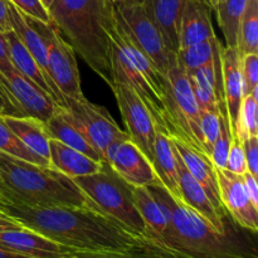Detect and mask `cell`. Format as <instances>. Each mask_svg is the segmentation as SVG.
<instances>
[{
	"mask_svg": "<svg viewBox=\"0 0 258 258\" xmlns=\"http://www.w3.org/2000/svg\"><path fill=\"white\" fill-rule=\"evenodd\" d=\"M0 212L71 251H120L136 239L115 221L91 208L30 207L0 199Z\"/></svg>",
	"mask_w": 258,
	"mask_h": 258,
	"instance_id": "cell-1",
	"label": "cell"
},
{
	"mask_svg": "<svg viewBox=\"0 0 258 258\" xmlns=\"http://www.w3.org/2000/svg\"><path fill=\"white\" fill-rule=\"evenodd\" d=\"M50 24L86 64L113 87L111 34L115 30V0H54Z\"/></svg>",
	"mask_w": 258,
	"mask_h": 258,
	"instance_id": "cell-2",
	"label": "cell"
},
{
	"mask_svg": "<svg viewBox=\"0 0 258 258\" xmlns=\"http://www.w3.org/2000/svg\"><path fill=\"white\" fill-rule=\"evenodd\" d=\"M0 180L4 185L2 201L30 207H75L101 212L73 179L49 166L28 163L2 151Z\"/></svg>",
	"mask_w": 258,
	"mask_h": 258,
	"instance_id": "cell-3",
	"label": "cell"
},
{
	"mask_svg": "<svg viewBox=\"0 0 258 258\" xmlns=\"http://www.w3.org/2000/svg\"><path fill=\"white\" fill-rule=\"evenodd\" d=\"M161 193L170 209L168 226L158 239L169 248L191 258H257V249L247 239L214 229L196 211L174 198L161 184ZM154 238V237H153Z\"/></svg>",
	"mask_w": 258,
	"mask_h": 258,
	"instance_id": "cell-4",
	"label": "cell"
},
{
	"mask_svg": "<svg viewBox=\"0 0 258 258\" xmlns=\"http://www.w3.org/2000/svg\"><path fill=\"white\" fill-rule=\"evenodd\" d=\"M76 185L107 216L134 237L146 234V226L136 209L133 186L126 183L106 161L100 171L73 178Z\"/></svg>",
	"mask_w": 258,
	"mask_h": 258,
	"instance_id": "cell-5",
	"label": "cell"
},
{
	"mask_svg": "<svg viewBox=\"0 0 258 258\" xmlns=\"http://www.w3.org/2000/svg\"><path fill=\"white\" fill-rule=\"evenodd\" d=\"M161 88L169 120V136L206 154L201 133V112L188 76L178 63L171 66L166 75L161 76Z\"/></svg>",
	"mask_w": 258,
	"mask_h": 258,
	"instance_id": "cell-6",
	"label": "cell"
},
{
	"mask_svg": "<svg viewBox=\"0 0 258 258\" xmlns=\"http://www.w3.org/2000/svg\"><path fill=\"white\" fill-rule=\"evenodd\" d=\"M115 18L120 29L150 59L161 76L176 63V54L166 48L160 32L143 4L133 0L115 2Z\"/></svg>",
	"mask_w": 258,
	"mask_h": 258,
	"instance_id": "cell-7",
	"label": "cell"
},
{
	"mask_svg": "<svg viewBox=\"0 0 258 258\" xmlns=\"http://www.w3.org/2000/svg\"><path fill=\"white\" fill-rule=\"evenodd\" d=\"M23 17L25 22L42 38L47 48L50 77L54 81L63 97L73 100H81L85 97L81 90L80 71L76 60V53L73 52L72 47L63 39L57 28L52 24L43 23L25 14H23Z\"/></svg>",
	"mask_w": 258,
	"mask_h": 258,
	"instance_id": "cell-8",
	"label": "cell"
},
{
	"mask_svg": "<svg viewBox=\"0 0 258 258\" xmlns=\"http://www.w3.org/2000/svg\"><path fill=\"white\" fill-rule=\"evenodd\" d=\"M64 102L66 118L101 154L103 160L106 150L113 141L128 138L127 133L118 127L110 112L102 106L90 102L86 97L81 100L66 97Z\"/></svg>",
	"mask_w": 258,
	"mask_h": 258,
	"instance_id": "cell-9",
	"label": "cell"
},
{
	"mask_svg": "<svg viewBox=\"0 0 258 258\" xmlns=\"http://www.w3.org/2000/svg\"><path fill=\"white\" fill-rule=\"evenodd\" d=\"M117 100L128 139L138 146L149 161H153L156 126L150 112L135 91L123 83L115 82L111 88Z\"/></svg>",
	"mask_w": 258,
	"mask_h": 258,
	"instance_id": "cell-10",
	"label": "cell"
},
{
	"mask_svg": "<svg viewBox=\"0 0 258 258\" xmlns=\"http://www.w3.org/2000/svg\"><path fill=\"white\" fill-rule=\"evenodd\" d=\"M111 66H112L113 83L120 82L128 86L131 90L135 91L136 95L140 97L144 105L150 112L156 130H160L169 135V120L164 107L163 98L155 92L150 83L145 80L143 75L131 64L122 50L117 47V44L112 42V50H111Z\"/></svg>",
	"mask_w": 258,
	"mask_h": 258,
	"instance_id": "cell-11",
	"label": "cell"
},
{
	"mask_svg": "<svg viewBox=\"0 0 258 258\" xmlns=\"http://www.w3.org/2000/svg\"><path fill=\"white\" fill-rule=\"evenodd\" d=\"M105 161L131 186H149L158 180L150 161L128 138L113 141Z\"/></svg>",
	"mask_w": 258,
	"mask_h": 258,
	"instance_id": "cell-12",
	"label": "cell"
},
{
	"mask_svg": "<svg viewBox=\"0 0 258 258\" xmlns=\"http://www.w3.org/2000/svg\"><path fill=\"white\" fill-rule=\"evenodd\" d=\"M216 174L222 204L228 216L242 229L256 234L258 208L249 199L242 175H237L226 169H216Z\"/></svg>",
	"mask_w": 258,
	"mask_h": 258,
	"instance_id": "cell-13",
	"label": "cell"
},
{
	"mask_svg": "<svg viewBox=\"0 0 258 258\" xmlns=\"http://www.w3.org/2000/svg\"><path fill=\"white\" fill-rule=\"evenodd\" d=\"M170 140L173 146L175 148V150L180 155L184 165L186 166V169L191 174V176L201 184L202 188L204 189V191L208 196L209 201L212 202L214 208L217 209V212L223 218L229 217L227 211L224 209L223 204H222L221 196H219L216 168H214L211 158L208 155H206V154L196 150L190 145H188L184 141L179 140V139L171 138L170 136Z\"/></svg>",
	"mask_w": 258,
	"mask_h": 258,
	"instance_id": "cell-14",
	"label": "cell"
},
{
	"mask_svg": "<svg viewBox=\"0 0 258 258\" xmlns=\"http://www.w3.org/2000/svg\"><path fill=\"white\" fill-rule=\"evenodd\" d=\"M4 76L7 77L13 98L24 116L38 118L45 123L55 112V110L60 107L47 93L43 92L24 76L20 75L17 68L9 71Z\"/></svg>",
	"mask_w": 258,
	"mask_h": 258,
	"instance_id": "cell-15",
	"label": "cell"
},
{
	"mask_svg": "<svg viewBox=\"0 0 258 258\" xmlns=\"http://www.w3.org/2000/svg\"><path fill=\"white\" fill-rule=\"evenodd\" d=\"M174 148V146H173ZM175 151V160H176V173H178V185L179 193H180V201L185 203L186 206L190 207L193 211H196L199 216L203 217L214 229L224 232L228 231L226 219L217 212L212 202L209 201L208 196L202 188L201 184L191 176L186 166L184 165L180 155L174 148Z\"/></svg>",
	"mask_w": 258,
	"mask_h": 258,
	"instance_id": "cell-16",
	"label": "cell"
},
{
	"mask_svg": "<svg viewBox=\"0 0 258 258\" xmlns=\"http://www.w3.org/2000/svg\"><path fill=\"white\" fill-rule=\"evenodd\" d=\"M0 247L30 258H64L71 251L24 227L0 231Z\"/></svg>",
	"mask_w": 258,
	"mask_h": 258,
	"instance_id": "cell-17",
	"label": "cell"
},
{
	"mask_svg": "<svg viewBox=\"0 0 258 258\" xmlns=\"http://www.w3.org/2000/svg\"><path fill=\"white\" fill-rule=\"evenodd\" d=\"M222 81H223L224 98H226L227 112L229 126L233 138H236L238 125L239 111L243 101V86L241 77V57L237 48L221 47Z\"/></svg>",
	"mask_w": 258,
	"mask_h": 258,
	"instance_id": "cell-18",
	"label": "cell"
},
{
	"mask_svg": "<svg viewBox=\"0 0 258 258\" xmlns=\"http://www.w3.org/2000/svg\"><path fill=\"white\" fill-rule=\"evenodd\" d=\"M186 0H144L146 13L160 32L166 48L176 54L179 45V29Z\"/></svg>",
	"mask_w": 258,
	"mask_h": 258,
	"instance_id": "cell-19",
	"label": "cell"
},
{
	"mask_svg": "<svg viewBox=\"0 0 258 258\" xmlns=\"http://www.w3.org/2000/svg\"><path fill=\"white\" fill-rule=\"evenodd\" d=\"M211 10L212 8L202 0H186L179 29L180 48H186L216 37L212 25Z\"/></svg>",
	"mask_w": 258,
	"mask_h": 258,
	"instance_id": "cell-20",
	"label": "cell"
},
{
	"mask_svg": "<svg viewBox=\"0 0 258 258\" xmlns=\"http://www.w3.org/2000/svg\"><path fill=\"white\" fill-rule=\"evenodd\" d=\"M4 38L5 40H7L8 52H9V58L13 67L17 68L18 72L22 76H24L28 81H30V82L33 83V85H35L38 88H40L43 92L47 93L58 106L64 108L66 103L55 95L54 91L50 87L49 82H48L47 77H45L44 73H43V71L40 70V67L38 66V63L35 62L34 58L32 57V54L28 52V49L24 47V44L20 42V39L17 37V34H15L13 30H9V32L4 33Z\"/></svg>",
	"mask_w": 258,
	"mask_h": 258,
	"instance_id": "cell-21",
	"label": "cell"
},
{
	"mask_svg": "<svg viewBox=\"0 0 258 258\" xmlns=\"http://www.w3.org/2000/svg\"><path fill=\"white\" fill-rule=\"evenodd\" d=\"M50 168L60 171L68 178H78L95 174L102 168V161H96L85 154L64 145L57 139L49 140Z\"/></svg>",
	"mask_w": 258,
	"mask_h": 258,
	"instance_id": "cell-22",
	"label": "cell"
},
{
	"mask_svg": "<svg viewBox=\"0 0 258 258\" xmlns=\"http://www.w3.org/2000/svg\"><path fill=\"white\" fill-rule=\"evenodd\" d=\"M9 13H10V24H12V30L17 34V37L19 38L20 42L24 44V47L27 48L28 52L32 54V57L34 58L35 62L38 63V66L40 67V70L43 71L44 76L47 77L48 82H49L50 87L54 91L55 95L60 98V100L64 102V97L60 93V91L58 90L57 85L54 83V81L52 80L49 73V67H48V58H47V48H45L44 43H43L40 35L25 22L24 17H23L22 13L17 9L15 5H13L9 2ZM66 103V102H64Z\"/></svg>",
	"mask_w": 258,
	"mask_h": 258,
	"instance_id": "cell-23",
	"label": "cell"
},
{
	"mask_svg": "<svg viewBox=\"0 0 258 258\" xmlns=\"http://www.w3.org/2000/svg\"><path fill=\"white\" fill-rule=\"evenodd\" d=\"M154 171L165 186L166 190L175 199L180 201L178 185V173H176L175 151L171 144L170 136L160 130H156L155 141H154L153 161H151Z\"/></svg>",
	"mask_w": 258,
	"mask_h": 258,
	"instance_id": "cell-24",
	"label": "cell"
},
{
	"mask_svg": "<svg viewBox=\"0 0 258 258\" xmlns=\"http://www.w3.org/2000/svg\"><path fill=\"white\" fill-rule=\"evenodd\" d=\"M5 125L28 146L32 151L49 161V133L45 123L38 118L14 117V116H2Z\"/></svg>",
	"mask_w": 258,
	"mask_h": 258,
	"instance_id": "cell-25",
	"label": "cell"
},
{
	"mask_svg": "<svg viewBox=\"0 0 258 258\" xmlns=\"http://www.w3.org/2000/svg\"><path fill=\"white\" fill-rule=\"evenodd\" d=\"M45 127L49 133L50 138L57 139L64 145L85 154L88 158L96 161H105L101 154L83 138L82 134L66 118L63 107H58L55 112L50 116L49 120L45 122Z\"/></svg>",
	"mask_w": 258,
	"mask_h": 258,
	"instance_id": "cell-26",
	"label": "cell"
},
{
	"mask_svg": "<svg viewBox=\"0 0 258 258\" xmlns=\"http://www.w3.org/2000/svg\"><path fill=\"white\" fill-rule=\"evenodd\" d=\"M133 198L136 209L146 226L145 236L160 238L168 226L160 204L146 186H133Z\"/></svg>",
	"mask_w": 258,
	"mask_h": 258,
	"instance_id": "cell-27",
	"label": "cell"
},
{
	"mask_svg": "<svg viewBox=\"0 0 258 258\" xmlns=\"http://www.w3.org/2000/svg\"><path fill=\"white\" fill-rule=\"evenodd\" d=\"M236 48L239 57L258 54V0L247 3L239 22Z\"/></svg>",
	"mask_w": 258,
	"mask_h": 258,
	"instance_id": "cell-28",
	"label": "cell"
},
{
	"mask_svg": "<svg viewBox=\"0 0 258 258\" xmlns=\"http://www.w3.org/2000/svg\"><path fill=\"white\" fill-rule=\"evenodd\" d=\"M248 0H224L216 5L214 10L218 18V24L226 38L227 48L237 47V35L241 18L243 15Z\"/></svg>",
	"mask_w": 258,
	"mask_h": 258,
	"instance_id": "cell-29",
	"label": "cell"
},
{
	"mask_svg": "<svg viewBox=\"0 0 258 258\" xmlns=\"http://www.w3.org/2000/svg\"><path fill=\"white\" fill-rule=\"evenodd\" d=\"M0 151L13 158L20 159V160L28 161V163L37 164L40 166H49L50 163L34 151L30 150L3 121L0 116Z\"/></svg>",
	"mask_w": 258,
	"mask_h": 258,
	"instance_id": "cell-30",
	"label": "cell"
},
{
	"mask_svg": "<svg viewBox=\"0 0 258 258\" xmlns=\"http://www.w3.org/2000/svg\"><path fill=\"white\" fill-rule=\"evenodd\" d=\"M217 39L218 38L214 37L212 39L189 45L186 48H180L176 53V63L185 71V73L212 63Z\"/></svg>",
	"mask_w": 258,
	"mask_h": 258,
	"instance_id": "cell-31",
	"label": "cell"
},
{
	"mask_svg": "<svg viewBox=\"0 0 258 258\" xmlns=\"http://www.w3.org/2000/svg\"><path fill=\"white\" fill-rule=\"evenodd\" d=\"M258 87L252 91L251 95L243 97L239 111L238 125L236 138L239 141L246 140L249 136H258Z\"/></svg>",
	"mask_w": 258,
	"mask_h": 258,
	"instance_id": "cell-32",
	"label": "cell"
},
{
	"mask_svg": "<svg viewBox=\"0 0 258 258\" xmlns=\"http://www.w3.org/2000/svg\"><path fill=\"white\" fill-rule=\"evenodd\" d=\"M219 123H221V131H219V136L214 144L213 149H212L209 158H211L214 168L226 169L227 156H228L229 148H231L232 140H233L227 113H219Z\"/></svg>",
	"mask_w": 258,
	"mask_h": 258,
	"instance_id": "cell-33",
	"label": "cell"
},
{
	"mask_svg": "<svg viewBox=\"0 0 258 258\" xmlns=\"http://www.w3.org/2000/svg\"><path fill=\"white\" fill-rule=\"evenodd\" d=\"M64 258H154L148 249L136 237L135 242L128 248L120 251H100V252H81L70 251Z\"/></svg>",
	"mask_w": 258,
	"mask_h": 258,
	"instance_id": "cell-34",
	"label": "cell"
},
{
	"mask_svg": "<svg viewBox=\"0 0 258 258\" xmlns=\"http://www.w3.org/2000/svg\"><path fill=\"white\" fill-rule=\"evenodd\" d=\"M201 112V133L206 154L211 156L212 149L216 144L221 131L219 112L217 111H199Z\"/></svg>",
	"mask_w": 258,
	"mask_h": 258,
	"instance_id": "cell-35",
	"label": "cell"
},
{
	"mask_svg": "<svg viewBox=\"0 0 258 258\" xmlns=\"http://www.w3.org/2000/svg\"><path fill=\"white\" fill-rule=\"evenodd\" d=\"M241 77L243 97L251 95L258 87V54H246L241 57Z\"/></svg>",
	"mask_w": 258,
	"mask_h": 258,
	"instance_id": "cell-36",
	"label": "cell"
},
{
	"mask_svg": "<svg viewBox=\"0 0 258 258\" xmlns=\"http://www.w3.org/2000/svg\"><path fill=\"white\" fill-rule=\"evenodd\" d=\"M17 7L19 12L30 18L50 24V15L48 8L43 4L42 0H9Z\"/></svg>",
	"mask_w": 258,
	"mask_h": 258,
	"instance_id": "cell-37",
	"label": "cell"
},
{
	"mask_svg": "<svg viewBox=\"0 0 258 258\" xmlns=\"http://www.w3.org/2000/svg\"><path fill=\"white\" fill-rule=\"evenodd\" d=\"M226 170L237 174V175H243L247 171L243 146L237 138H233V140H232L228 156H227Z\"/></svg>",
	"mask_w": 258,
	"mask_h": 258,
	"instance_id": "cell-38",
	"label": "cell"
},
{
	"mask_svg": "<svg viewBox=\"0 0 258 258\" xmlns=\"http://www.w3.org/2000/svg\"><path fill=\"white\" fill-rule=\"evenodd\" d=\"M247 171L258 178V136H249L242 141Z\"/></svg>",
	"mask_w": 258,
	"mask_h": 258,
	"instance_id": "cell-39",
	"label": "cell"
},
{
	"mask_svg": "<svg viewBox=\"0 0 258 258\" xmlns=\"http://www.w3.org/2000/svg\"><path fill=\"white\" fill-rule=\"evenodd\" d=\"M243 178L244 186L247 189V193H248L249 199L253 203V206H256L258 208V184H257V178L252 175L251 173L246 171V173L242 175Z\"/></svg>",
	"mask_w": 258,
	"mask_h": 258,
	"instance_id": "cell-40",
	"label": "cell"
},
{
	"mask_svg": "<svg viewBox=\"0 0 258 258\" xmlns=\"http://www.w3.org/2000/svg\"><path fill=\"white\" fill-rule=\"evenodd\" d=\"M12 70H14V67H13L12 62H10L7 40H5L4 34L0 32V71H2L3 75H5V73Z\"/></svg>",
	"mask_w": 258,
	"mask_h": 258,
	"instance_id": "cell-41",
	"label": "cell"
},
{
	"mask_svg": "<svg viewBox=\"0 0 258 258\" xmlns=\"http://www.w3.org/2000/svg\"><path fill=\"white\" fill-rule=\"evenodd\" d=\"M12 30L9 13V0H0V32L4 33Z\"/></svg>",
	"mask_w": 258,
	"mask_h": 258,
	"instance_id": "cell-42",
	"label": "cell"
},
{
	"mask_svg": "<svg viewBox=\"0 0 258 258\" xmlns=\"http://www.w3.org/2000/svg\"><path fill=\"white\" fill-rule=\"evenodd\" d=\"M17 228H23L18 222H15L14 219H12L8 216H0V231H4V229H17Z\"/></svg>",
	"mask_w": 258,
	"mask_h": 258,
	"instance_id": "cell-43",
	"label": "cell"
},
{
	"mask_svg": "<svg viewBox=\"0 0 258 258\" xmlns=\"http://www.w3.org/2000/svg\"><path fill=\"white\" fill-rule=\"evenodd\" d=\"M0 258H30V257L22 256V254H18L15 253V252L8 251V249L0 247Z\"/></svg>",
	"mask_w": 258,
	"mask_h": 258,
	"instance_id": "cell-44",
	"label": "cell"
},
{
	"mask_svg": "<svg viewBox=\"0 0 258 258\" xmlns=\"http://www.w3.org/2000/svg\"><path fill=\"white\" fill-rule=\"evenodd\" d=\"M0 116H8L7 107H5V105H4V102H3L2 98H0Z\"/></svg>",
	"mask_w": 258,
	"mask_h": 258,
	"instance_id": "cell-45",
	"label": "cell"
},
{
	"mask_svg": "<svg viewBox=\"0 0 258 258\" xmlns=\"http://www.w3.org/2000/svg\"><path fill=\"white\" fill-rule=\"evenodd\" d=\"M42 2H43V4H44L45 7H47L48 9H49L50 5H52L53 3H54V0H42Z\"/></svg>",
	"mask_w": 258,
	"mask_h": 258,
	"instance_id": "cell-46",
	"label": "cell"
},
{
	"mask_svg": "<svg viewBox=\"0 0 258 258\" xmlns=\"http://www.w3.org/2000/svg\"><path fill=\"white\" fill-rule=\"evenodd\" d=\"M202 2H204V3H206V4H208L209 7H211L212 9H213V0H202Z\"/></svg>",
	"mask_w": 258,
	"mask_h": 258,
	"instance_id": "cell-47",
	"label": "cell"
},
{
	"mask_svg": "<svg viewBox=\"0 0 258 258\" xmlns=\"http://www.w3.org/2000/svg\"><path fill=\"white\" fill-rule=\"evenodd\" d=\"M3 191H4V185H3L2 180H0V199H2L3 197Z\"/></svg>",
	"mask_w": 258,
	"mask_h": 258,
	"instance_id": "cell-48",
	"label": "cell"
},
{
	"mask_svg": "<svg viewBox=\"0 0 258 258\" xmlns=\"http://www.w3.org/2000/svg\"><path fill=\"white\" fill-rule=\"evenodd\" d=\"M224 0H213V9H214V7H216V5H218V4H221V3H223Z\"/></svg>",
	"mask_w": 258,
	"mask_h": 258,
	"instance_id": "cell-49",
	"label": "cell"
},
{
	"mask_svg": "<svg viewBox=\"0 0 258 258\" xmlns=\"http://www.w3.org/2000/svg\"><path fill=\"white\" fill-rule=\"evenodd\" d=\"M133 2L138 3V4H143V3H144V0H133Z\"/></svg>",
	"mask_w": 258,
	"mask_h": 258,
	"instance_id": "cell-50",
	"label": "cell"
},
{
	"mask_svg": "<svg viewBox=\"0 0 258 258\" xmlns=\"http://www.w3.org/2000/svg\"><path fill=\"white\" fill-rule=\"evenodd\" d=\"M0 216H3V213H2V212H0ZM4 216H5V214H4Z\"/></svg>",
	"mask_w": 258,
	"mask_h": 258,
	"instance_id": "cell-51",
	"label": "cell"
},
{
	"mask_svg": "<svg viewBox=\"0 0 258 258\" xmlns=\"http://www.w3.org/2000/svg\"><path fill=\"white\" fill-rule=\"evenodd\" d=\"M115 2H120V0H115Z\"/></svg>",
	"mask_w": 258,
	"mask_h": 258,
	"instance_id": "cell-52",
	"label": "cell"
}]
</instances>
